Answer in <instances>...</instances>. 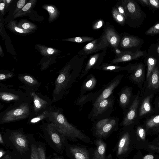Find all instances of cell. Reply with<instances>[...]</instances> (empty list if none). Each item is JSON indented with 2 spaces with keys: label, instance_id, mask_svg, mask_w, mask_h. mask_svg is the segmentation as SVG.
<instances>
[{
  "label": "cell",
  "instance_id": "14",
  "mask_svg": "<svg viewBox=\"0 0 159 159\" xmlns=\"http://www.w3.org/2000/svg\"><path fill=\"white\" fill-rule=\"evenodd\" d=\"M123 7L127 16H129L132 20H138L142 16L141 10L137 4L134 0L122 1Z\"/></svg>",
  "mask_w": 159,
  "mask_h": 159
},
{
  "label": "cell",
  "instance_id": "6",
  "mask_svg": "<svg viewBox=\"0 0 159 159\" xmlns=\"http://www.w3.org/2000/svg\"><path fill=\"white\" fill-rule=\"evenodd\" d=\"M65 150L70 159H93L94 148L80 143L69 144L66 140Z\"/></svg>",
  "mask_w": 159,
  "mask_h": 159
},
{
  "label": "cell",
  "instance_id": "51",
  "mask_svg": "<svg viewBox=\"0 0 159 159\" xmlns=\"http://www.w3.org/2000/svg\"><path fill=\"white\" fill-rule=\"evenodd\" d=\"M5 4H6V7L5 8H7L9 5L11 4V3L12 2L13 0H5Z\"/></svg>",
  "mask_w": 159,
  "mask_h": 159
},
{
  "label": "cell",
  "instance_id": "50",
  "mask_svg": "<svg viewBox=\"0 0 159 159\" xmlns=\"http://www.w3.org/2000/svg\"><path fill=\"white\" fill-rule=\"evenodd\" d=\"M139 1L146 6H150L148 0H139Z\"/></svg>",
  "mask_w": 159,
  "mask_h": 159
},
{
  "label": "cell",
  "instance_id": "49",
  "mask_svg": "<svg viewBox=\"0 0 159 159\" xmlns=\"http://www.w3.org/2000/svg\"><path fill=\"white\" fill-rule=\"evenodd\" d=\"M0 35L3 38V40L5 39V36L3 33L2 32L3 30V25L1 21V19L0 18Z\"/></svg>",
  "mask_w": 159,
  "mask_h": 159
},
{
  "label": "cell",
  "instance_id": "26",
  "mask_svg": "<svg viewBox=\"0 0 159 159\" xmlns=\"http://www.w3.org/2000/svg\"><path fill=\"white\" fill-rule=\"evenodd\" d=\"M37 1V0L29 1L21 9L13 16L14 18L15 19L19 17L25 16L30 13Z\"/></svg>",
  "mask_w": 159,
  "mask_h": 159
},
{
  "label": "cell",
  "instance_id": "36",
  "mask_svg": "<svg viewBox=\"0 0 159 159\" xmlns=\"http://www.w3.org/2000/svg\"><path fill=\"white\" fill-rule=\"evenodd\" d=\"M157 62V60L152 57H149L147 61L148 66L147 71L146 75V79L147 80L148 78L154 67Z\"/></svg>",
  "mask_w": 159,
  "mask_h": 159
},
{
  "label": "cell",
  "instance_id": "54",
  "mask_svg": "<svg viewBox=\"0 0 159 159\" xmlns=\"http://www.w3.org/2000/svg\"><path fill=\"white\" fill-rule=\"evenodd\" d=\"M0 55L2 57H3L4 56L3 51L1 45H0Z\"/></svg>",
  "mask_w": 159,
  "mask_h": 159
},
{
  "label": "cell",
  "instance_id": "15",
  "mask_svg": "<svg viewBox=\"0 0 159 159\" xmlns=\"http://www.w3.org/2000/svg\"><path fill=\"white\" fill-rule=\"evenodd\" d=\"M139 102V100L138 96H137L135 98L127 112L120 123V126L130 125L134 123V121L136 116Z\"/></svg>",
  "mask_w": 159,
  "mask_h": 159
},
{
  "label": "cell",
  "instance_id": "4",
  "mask_svg": "<svg viewBox=\"0 0 159 159\" xmlns=\"http://www.w3.org/2000/svg\"><path fill=\"white\" fill-rule=\"evenodd\" d=\"M118 134L117 141L112 152H115L116 159H124L132 149L133 138L127 126H123Z\"/></svg>",
  "mask_w": 159,
  "mask_h": 159
},
{
  "label": "cell",
  "instance_id": "35",
  "mask_svg": "<svg viewBox=\"0 0 159 159\" xmlns=\"http://www.w3.org/2000/svg\"><path fill=\"white\" fill-rule=\"evenodd\" d=\"M94 40V38L93 37L87 36H81L63 39H62L61 40L77 43H83L87 42H91Z\"/></svg>",
  "mask_w": 159,
  "mask_h": 159
},
{
  "label": "cell",
  "instance_id": "19",
  "mask_svg": "<svg viewBox=\"0 0 159 159\" xmlns=\"http://www.w3.org/2000/svg\"><path fill=\"white\" fill-rule=\"evenodd\" d=\"M132 91L130 88L125 87L119 93V104L123 109L126 108L130 101Z\"/></svg>",
  "mask_w": 159,
  "mask_h": 159
},
{
  "label": "cell",
  "instance_id": "43",
  "mask_svg": "<svg viewBox=\"0 0 159 159\" xmlns=\"http://www.w3.org/2000/svg\"><path fill=\"white\" fill-rule=\"evenodd\" d=\"M38 150L40 159H46L45 154L43 148L41 146L38 147Z\"/></svg>",
  "mask_w": 159,
  "mask_h": 159
},
{
  "label": "cell",
  "instance_id": "13",
  "mask_svg": "<svg viewBox=\"0 0 159 159\" xmlns=\"http://www.w3.org/2000/svg\"><path fill=\"white\" fill-rule=\"evenodd\" d=\"M93 143L95 147L94 148L93 159H113L111 153L106 155L107 144L103 139L97 138Z\"/></svg>",
  "mask_w": 159,
  "mask_h": 159
},
{
  "label": "cell",
  "instance_id": "56",
  "mask_svg": "<svg viewBox=\"0 0 159 159\" xmlns=\"http://www.w3.org/2000/svg\"><path fill=\"white\" fill-rule=\"evenodd\" d=\"M9 159V155L8 154L5 155L3 157L2 159Z\"/></svg>",
  "mask_w": 159,
  "mask_h": 159
},
{
  "label": "cell",
  "instance_id": "52",
  "mask_svg": "<svg viewBox=\"0 0 159 159\" xmlns=\"http://www.w3.org/2000/svg\"><path fill=\"white\" fill-rule=\"evenodd\" d=\"M153 156L151 155H146L143 158V159H153Z\"/></svg>",
  "mask_w": 159,
  "mask_h": 159
},
{
  "label": "cell",
  "instance_id": "30",
  "mask_svg": "<svg viewBox=\"0 0 159 159\" xmlns=\"http://www.w3.org/2000/svg\"><path fill=\"white\" fill-rule=\"evenodd\" d=\"M16 25L18 27L26 30L34 31L37 29L35 24L25 19L20 20Z\"/></svg>",
  "mask_w": 159,
  "mask_h": 159
},
{
  "label": "cell",
  "instance_id": "45",
  "mask_svg": "<svg viewBox=\"0 0 159 159\" xmlns=\"http://www.w3.org/2000/svg\"><path fill=\"white\" fill-rule=\"evenodd\" d=\"M0 10L1 14L2 15H3L5 10L6 9V4L5 0H0Z\"/></svg>",
  "mask_w": 159,
  "mask_h": 159
},
{
  "label": "cell",
  "instance_id": "41",
  "mask_svg": "<svg viewBox=\"0 0 159 159\" xmlns=\"http://www.w3.org/2000/svg\"><path fill=\"white\" fill-rule=\"evenodd\" d=\"M27 0H20L17 3L16 6V9L14 11L13 15L14 16L26 4V2H28Z\"/></svg>",
  "mask_w": 159,
  "mask_h": 159
},
{
  "label": "cell",
  "instance_id": "20",
  "mask_svg": "<svg viewBox=\"0 0 159 159\" xmlns=\"http://www.w3.org/2000/svg\"><path fill=\"white\" fill-rule=\"evenodd\" d=\"M33 98L34 102V111L35 114L43 110L48 104V102L46 100L39 97L34 92L31 93Z\"/></svg>",
  "mask_w": 159,
  "mask_h": 159
},
{
  "label": "cell",
  "instance_id": "27",
  "mask_svg": "<svg viewBox=\"0 0 159 159\" xmlns=\"http://www.w3.org/2000/svg\"><path fill=\"white\" fill-rule=\"evenodd\" d=\"M126 66L122 67L110 63H103L101 64L97 69L104 71L116 72L125 70H126Z\"/></svg>",
  "mask_w": 159,
  "mask_h": 159
},
{
  "label": "cell",
  "instance_id": "48",
  "mask_svg": "<svg viewBox=\"0 0 159 159\" xmlns=\"http://www.w3.org/2000/svg\"><path fill=\"white\" fill-rule=\"evenodd\" d=\"M137 131L140 137L141 138H143L144 134V129L143 128L139 127Z\"/></svg>",
  "mask_w": 159,
  "mask_h": 159
},
{
  "label": "cell",
  "instance_id": "57",
  "mask_svg": "<svg viewBox=\"0 0 159 159\" xmlns=\"http://www.w3.org/2000/svg\"><path fill=\"white\" fill-rule=\"evenodd\" d=\"M157 53H158V56L159 57V45H158V46L157 47Z\"/></svg>",
  "mask_w": 159,
  "mask_h": 159
},
{
  "label": "cell",
  "instance_id": "55",
  "mask_svg": "<svg viewBox=\"0 0 159 159\" xmlns=\"http://www.w3.org/2000/svg\"><path fill=\"white\" fill-rule=\"evenodd\" d=\"M0 143L1 144H3L4 142L1 134H0Z\"/></svg>",
  "mask_w": 159,
  "mask_h": 159
},
{
  "label": "cell",
  "instance_id": "25",
  "mask_svg": "<svg viewBox=\"0 0 159 159\" xmlns=\"http://www.w3.org/2000/svg\"><path fill=\"white\" fill-rule=\"evenodd\" d=\"M36 48L42 55L46 57L55 55L61 52L58 49L41 44H36Z\"/></svg>",
  "mask_w": 159,
  "mask_h": 159
},
{
  "label": "cell",
  "instance_id": "10",
  "mask_svg": "<svg viewBox=\"0 0 159 159\" xmlns=\"http://www.w3.org/2000/svg\"><path fill=\"white\" fill-rule=\"evenodd\" d=\"M46 129L51 140L60 152L63 153L65 149L66 140L65 137L58 132L52 123L48 125Z\"/></svg>",
  "mask_w": 159,
  "mask_h": 159
},
{
  "label": "cell",
  "instance_id": "39",
  "mask_svg": "<svg viewBox=\"0 0 159 159\" xmlns=\"http://www.w3.org/2000/svg\"><path fill=\"white\" fill-rule=\"evenodd\" d=\"M159 33V22L150 28L145 32L147 35H155Z\"/></svg>",
  "mask_w": 159,
  "mask_h": 159
},
{
  "label": "cell",
  "instance_id": "34",
  "mask_svg": "<svg viewBox=\"0 0 159 159\" xmlns=\"http://www.w3.org/2000/svg\"><path fill=\"white\" fill-rule=\"evenodd\" d=\"M112 14L113 18L117 23L121 25H123L124 24L125 18L124 16L119 11L116 7H113Z\"/></svg>",
  "mask_w": 159,
  "mask_h": 159
},
{
  "label": "cell",
  "instance_id": "44",
  "mask_svg": "<svg viewBox=\"0 0 159 159\" xmlns=\"http://www.w3.org/2000/svg\"><path fill=\"white\" fill-rule=\"evenodd\" d=\"M150 5L156 8H159V1L158 0H148Z\"/></svg>",
  "mask_w": 159,
  "mask_h": 159
},
{
  "label": "cell",
  "instance_id": "29",
  "mask_svg": "<svg viewBox=\"0 0 159 159\" xmlns=\"http://www.w3.org/2000/svg\"><path fill=\"white\" fill-rule=\"evenodd\" d=\"M96 94V92H91L86 94L80 93L76 101V104L80 107H82L86 102L90 101H92Z\"/></svg>",
  "mask_w": 159,
  "mask_h": 159
},
{
  "label": "cell",
  "instance_id": "40",
  "mask_svg": "<svg viewBox=\"0 0 159 159\" xmlns=\"http://www.w3.org/2000/svg\"><path fill=\"white\" fill-rule=\"evenodd\" d=\"M31 159H40L38 148L33 144L31 145Z\"/></svg>",
  "mask_w": 159,
  "mask_h": 159
},
{
  "label": "cell",
  "instance_id": "59",
  "mask_svg": "<svg viewBox=\"0 0 159 159\" xmlns=\"http://www.w3.org/2000/svg\"></svg>",
  "mask_w": 159,
  "mask_h": 159
},
{
  "label": "cell",
  "instance_id": "22",
  "mask_svg": "<svg viewBox=\"0 0 159 159\" xmlns=\"http://www.w3.org/2000/svg\"><path fill=\"white\" fill-rule=\"evenodd\" d=\"M148 80V86L151 89L155 90L159 87V69L155 66L150 73Z\"/></svg>",
  "mask_w": 159,
  "mask_h": 159
},
{
  "label": "cell",
  "instance_id": "42",
  "mask_svg": "<svg viewBox=\"0 0 159 159\" xmlns=\"http://www.w3.org/2000/svg\"><path fill=\"white\" fill-rule=\"evenodd\" d=\"M104 24L103 20H98L93 25L92 27L94 30H97L101 28Z\"/></svg>",
  "mask_w": 159,
  "mask_h": 159
},
{
  "label": "cell",
  "instance_id": "18",
  "mask_svg": "<svg viewBox=\"0 0 159 159\" xmlns=\"http://www.w3.org/2000/svg\"><path fill=\"white\" fill-rule=\"evenodd\" d=\"M126 70L130 73V79L136 83H140L143 79L144 71L143 64L140 63L137 66L129 67L126 66Z\"/></svg>",
  "mask_w": 159,
  "mask_h": 159
},
{
  "label": "cell",
  "instance_id": "33",
  "mask_svg": "<svg viewBox=\"0 0 159 159\" xmlns=\"http://www.w3.org/2000/svg\"><path fill=\"white\" fill-rule=\"evenodd\" d=\"M0 98L1 100L6 101H17L20 98L18 95L6 92H0Z\"/></svg>",
  "mask_w": 159,
  "mask_h": 159
},
{
  "label": "cell",
  "instance_id": "47",
  "mask_svg": "<svg viewBox=\"0 0 159 159\" xmlns=\"http://www.w3.org/2000/svg\"><path fill=\"white\" fill-rule=\"evenodd\" d=\"M116 7L119 11L124 16L125 18H126L127 16H126L123 7L121 6H118L117 5Z\"/></svg>",
  "mask_w": 159,
  "mask_h": 159
},
{
  "label": "cell",
  "instance_id": "58",
  "mask_svg": "<svg viewBox=\"0 0 159 159\" xmlns=\"http://www.w3.org/2000/svg\"><path fill=\"white\" fill-rule=\"evenodd\" d=\"M54 159H63V158H61V157H58V158H57Z\"/></svg>",
  "mask_w": 159,
  "mask_h": 159
},
{
  "label": "cell",
  "instance_id": "9",
  "mask_svg": "<svg viewBox=\"0 0 159 159\" xmlns=\"http://www.w3.org/2000/svg\"><path fill=\"white\" fill-rule=\"evenodd\" d=\"M109 44L104 33L101 36L85 45L78 52L80 56H87L100 51L107 50Z\"/></svg>",
  "mask_w": 159,
  "mask_h": 159
},
{
  "label": "cell",
  "instance_id": "31",
  "mask_svg": "<svg viewBox=\"0 0 159 159\" xmlns=\"http://www.w3.org/2000/svg\"><path fill=\"white\" fill-rule=\"evenodd\" d=\"M151 96H148L144 99L140 108L139 115L142 116L150 112L151 110L150 103Z\"/></svg>",
  "mask_w": 159,
  "mask_h": 159
},
{
  "label": "cell",
  "instance_id": "46",
  "mask_svg": "<svg viewBox=\"0 0 159 159\" xmlns=\"http://www.w3.org/2000/svg\"><path fill=\"white\" fill-rule=\"evenodd\" d=\"M12 75V74L11 73L1 74H0V80H4L10 78Z\"/></svg>",
  "mask_w": 159,
  "mask_h": 159
},
{
  "label": "cell",
  "instance_id": "21",
  "mask_svg": "<svg viewBox=\"0 0 159 159\" xmlns=\"http://www.w3.org/2000/svg\"><path fill=\"white\" fill-rule=\"evenodd\" d=\"M97 80L92 74H90L84 80L82 84L80 94H84L87 92L93 90L96 86Z\"/></svg>",
  "mask_w": 159,
  "mask_h": 159
},
{
  "label": "cell",
  "instance_id": "11",
  "mask_svg": "<svg viewBox=\"0 0 159 159\" xmlns=\"http://www.w3.org/2000/svg\"><path fill=\"white\" fill-rule=\"evenodd\" d=\"M107 50L102 51L90 56L84 69L82 71L79 78L81 79L86 75L91 69H97L103 61Z\"/></svg>",
  "mask_w": 159,
  "mask_h": 159
},
{
  "label": "cell",
  "instance_id": "17",
  "mask_svg": "<svg viewBox=\"0 0 159 159\" xmlns=\"http://www.w3.org/2000/svg\"><path fill=\"white\" fill-rule=\"evenodd\" d=\"M104 33L109 45L115 50L118 48L120 41V37L115 30L111 27L108 26L105 28Z\"/></svg>",
  "mask_w": 159,
  "mask_h": 159
},
{
  "label": "cell",
  "instance_id": "32",
  "mask_svg": "<svg viewBox=\"0 0 159 159\" xmlns=\"http://www.w3.org/2000/svg\"><path fill=\"white\" fill-rule=\"evenodd\" d=\"M159 127V115L148 119L146 123V129Z\"/></svg>",
  "mask_w": 159,
  "mask_h": 159
},
{
  "label": "cell",
  "instance_id": "5",
  "mask_svg": "<svg viewBox=\"0 0 159 159\" xmlns=\"http://www.w3.org/2000/svg\"><path fill=\"white\" fill-rule=\"evenodd\" d=\"M116 97L111 95L108 98L100 102L92 109L89 115V118L92 121H95L109 117L114 111V105Z\"/></svg>",
  "mask_w": 159,
  "mask_h": 159
},
{
  "label": "cell",
  "instance_id": "7",
  "mask_svg": "<svg viewBox=\"0 0 159 159\" xmlns=\"http://www.w3.org/2000/svg\"><path fill=\"white\" fill-rule=\"evenodd\" d=\"M123 75H119L112 79L100 90L96 92L92 101L93 108L95 107L101 101L108 98L113 93V91L120 83Z\"/></svg>",
  "mask_w": 159,
  "mask_h": 159
},
{
  "label": "cell",
  "instance_id": "53",
  "mask_svg": "<svg viewBox=\"0 0 159 159\" xmlns=\"http://www.w3.org/2000/svg\"><path fill=\"white\" fill-rule=\"evenodd\" d=\"M5 151H3L2 149H1L0 151V158H1L5 154Z\"/></svg>",
  "mask_w": 159,
  "mask_h": 159
},
{
  "label": "cell",
  "instance_id": "16",
  "mask_svg": "<svg viewBox=\"0 0 159 159\" xmlns=\"http://www.w3.org/2000/svg\"><path fill=\"white\" fill-rule=\"evenodd\" d=\"M143 55V53L142 51L137 50L135 52H133L129 51H126L117 55L114 59L110 61V63L115 64L130 61L140 57Z\"/></svg>",
  "mask_w": 159,
  "mask_h": 159
},
{
  "label": "cell",
  "instance_id": "24",
  "mask_svg": "<svg viewBox=\"0 0 159 159\" xmlns=\"http://www.w3.org/2000/svg\"><path fill=\"white\" fill-rule=\"evenodd\" d=\"M42 8L48 12L49 15L48 21L49 23L53 22L58 17L60 12L55 5L50 4H46L43 5L42 6Z\"/></svg>",
  "mask_w": 159,
  "mask_h": 159
},
{
  "label": "cell",
  "instance_id": "8",
  "mask_svg": "<svg viewBox=\"0 0 159 159\" xmlns=\"http://www.w3.org/2000/svg\"><path fill=\"white\" fill-rule=\"evenodd\" d=\"M30 114V108L27 103L6 111L0 119L1 124L12 122L27 118Z\"/></svg>",
  "mask_w": 159,
  "mask_h": 159
},
{
  "label": "cell",
  "instance_id": "3",
  "mask_svg": "<svg viewBox=\"0 0 159 159\" xmlns=\"http://www.w3.org/2000/svg\"><path fill=\"white\" fill-rule=\"evenodd\" d=\"M119 121L118 118L115 117H109L94 121L92 128L93 136L106 139L118 130Z\"/></svg>",
  "mask_w": 159,
  "mask_h": 159
},
{
  "label": "cell",
  "instance_id": "23",
  "mask_svg": "<svg viewBox=\"0 0 159 159\" xmlns=\"http://www.w3.org/2000/svg\"><path fill=\"white\" fill-rule=\"evenodd\" d=\"M140 43V40L135 37L125 35L121 39L120 43L121 48H127L136 47Z\"/></svg>",
  "mask_w": 159,
  "mask_h": 159
},
{
  "label": "cell",
  "instance_id": "1",
  "mask_svg": "<svg viewBox=\"0 0 159 159\" xmlns=\"http://www.w3.org/2000/svg\"><path fill=\"white\" fill-rule=\"evenodd\" d=\"M79 55L74 63L66 65L60 71L55 83L54 96L62 97L79 77L85 57Z\"/></svg>",
  "mask_w": 159,
  "mask_h": 159
},
{
  "label": "cell",
  "instance_id": "12",
  "mask_svg": "<svg viewBox=\"0 0 159 159\" xmlns=\"http://www.w3.org/2000/svg\"><path fill=\"white\" fill-rule=\"evenodd\" d=\"M10 139L15 148L20 153H25L28 149V142L25 135L20 132H12Z\"/></svg>",
  "mask_w": 159,
  "mask_h": 159
},
{
  "label": "cell",
  "instance_id": "37",
  "mask_svg": "<svg viewBox=\"0 0 159 159\" xmlns=\"http://www.w3.org/2000/svg\"><path fill=\"white\" fill-rule=\"evenodd\" d=\"M20 79L22 81L30 86H34L38 84V81L32 76L25 75L20 77Z\"/></svg>",
  "mask_w": 159,
  "mask_h": 159
},
{
  "label": "cell",
  "instance_id": "38",
  "mask_svg": "<svg viewBox=\"0 0 159 159\" xmlns=\"http://www.w3.org/2000/svg\"><path fill=\"white\" fill-rule=\"evenodd\" d=\"M50 111V110H47L43 111L41 113L31 119L30 122L31 123H36L45 118L48 117Z\"/></svg>",
  "mask_w": 159,
  "mask_h": 159
},
{
  "label": "cell",
  "instance_id": "28",
  "mask_svg": "<svg viewBox=\"0 0 159 159\" xmlns=\"http://www.w3.org/2000/svg\"><path fill=\"white\" fill-rule=\"evenodd\" d=\"M16 22L11 20L7 25V28L11 31L21 35H25L34 32V31L22 29L16 26Z\"/></svg>",
  "mask_w": 159,
  "mask_h": 159
},
{
  "label": "cell",
  "instance_id": "2",
  "mask_svg": "<svg viewBox=\"0 0 159 159\" xmlns=\"http://www.w3.org/2000/svg\"><path fill=\"white\" fill-rule=\"evenodd\" d=\"M48 118L54 125L58 132L64 135L66 139L73 142L79 140L85 143L90 142L89 137L69 123L60 111L51 110Z\"/></svg>",
  "mask_w": 159,
  "mask_h": 159
}]
</instances>
